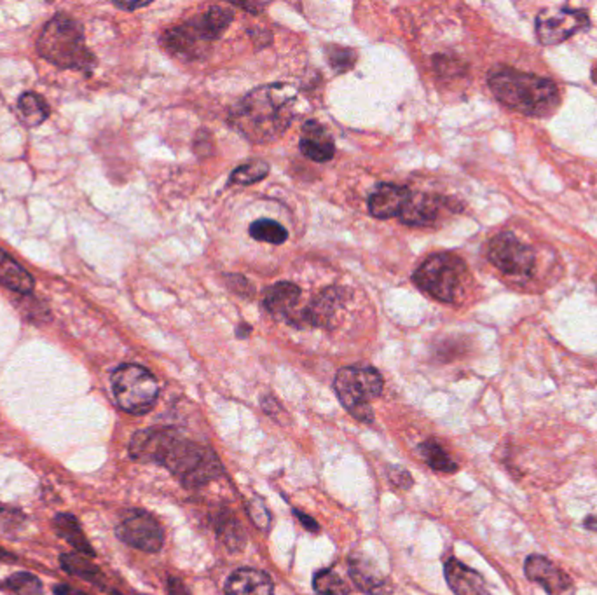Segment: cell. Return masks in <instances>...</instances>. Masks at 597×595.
Wrapping results in <instances>:
<instances>
[{"label":"cell","instance_id":"obj_1","mask_svg":"<svg viewBox=\"0 0 597 595\" xmlns=\"http://www.w3.org/2000/svg\"><path fill=\"white\" fill-rule=\"evenodd\" d=\"M130 456L142 463L163 464L189 489L222 475V464L214 451L184 439L172 428H149L134 433Z\"/></svg>","mask_w":597,"mask_h":595},{"label":"cell","instance_id":"obj_2","mask_svg":"<svg viewBox=\"0 0 597 595\" xmlns=\"http://www.w3.org/2000/svg\"><path fill=\"white\" fill-rule=\"evenodd\" d=\"M297 96L285 84H267L250 91L231 111V126L250 142L264 144L287 132L295 115Z\"/></svg>","mask_w":597,"mask_h":595},{"label":"cell","instance_id":"obj_3","mask_svg":"<svg viewBox=\"0 0 597 595\" xmlns=\"http://www.w3.org/2000/svg\"><path fill=\"white\" fill-rule=\"evenodd\" d=\"M493 94L513 111L528 115H549L559 107V89L552 81L510 66L494 68L489 74Z\"/></svg>","mask_w":597,"mask_h":595},{"label":"cell","instance_id":"obj_4","mask_svg":"<svg viewBox=\"0 0 597 595\" xmlns=\"http://www.w3.org/2000/svg\"><path fill=\"white\" fill-rule=\"evenodd\" d=\"M37 51L49 64L66 70L89 72L96 65V60L85 41L81 23L66 15H56L47 22L39 35Z\"/></svg>","mask_w":597,"mask_h":595},{"label":"cell","instance_id":"obj_5","mask_svg":"<svg viewBox=\"0 0 597 595\" xmlns=\"http://www.w3.org/2000/svg\"><path fill=\"white\" fill-rule=\"evenodd\" d=\"M468 280V269L454 253L430 255L414 273V283L433 299L454 304L460 301Z\"/></svg>","mask_w":597,"mask_h":595},{"label":"cell","instance_id":"obj_6","mask_svg":"<svg viewBox=\"0 0 597 595\" xmlns=\"http://www.w3.org/2000/svg\"><path fill=\"white\" fill-rule=\"evenodd\" d=\"M383 377L373 367H344L333 381V390L344 409L363 422H373L371 402L383 393Z\"/></svg>","mask_w":597,"mask_h":595},{"label":"cell","instance_id":"obj_7","mask_svg":"<svg viewBox=\"0 0 597 595\" xmlns=\"http://www.w3.org/2000/svg\"><path fill=\"white\" fill-rule=\"evenodd\" d=\"M112 392L123 411L130 414H145L157 400L159 384L147 369L126 363L114 371Z\"/></svg>","mask_w":597,"mask_h":595},{"label":"cell","instance_id":"obj_8","mask_svg":"<svg viewBox=\"0 0 597 595\" xmlns=\"http://www.w3.org/2000/svg\"><path fill=\"white\" fill-rule=\"evenodd\" d=\"M487 259L512 278H530L534 269L532 250L512 233H502L489 242Z\"/></svg>","mask_w":597,"mask_h":595},{"label":"cell","instance_id":"obj_9","mask_svg":"<svg viewBox=\"0 0 597 595\" xmlns=\"http://www.w3.org/2000/svg\"><path fill=\"white\" fill-rule=\"evenodd\" d=\"M117 538L136 550L155 551L163 549L164 532L154 517L144 510L128 511L115 530Z\"/></svg>","mask_w":597,"mask_h":595},{"label":"cell","instance_id":"obj_10","mask_svg":"<svg viewBox=\"0 0 597 595\" xmlns=\"http://www.w3.org/2000/svg\"><path fill=\"white\" fill-rule=\"evenodd\" d=\"M589 26V15L580 9L553 7L536 18V35L542 45H559Z\"/></svg>","mask_w":597,"mask_h":595},{"label":"cell","instance_id":"obj_11","mask_svg":"<svg viewBox=\"0 0 597 595\" xmlns=\"http://www.w3.org/2000/svg\"><path fill=\"white\" fill-rule=\"evenodd\" d=\"M524 573L549 595H575L573 580L543 555H530L524 562Z\"/></svg>","mask_w":597,"mask_h":595},{"label":"cell","instance_id":"obj_12","mask_svg":"<svg viewBox=\"0 0 597 595\" xmlns=\"http://www.w3.org/2000/svg\"><path fill=\"white\" fill-rule=\"evenodd\" d=\"M208 43V37L201 30L196 20L175 26L163 35V45L175 56L196 58L201 55V45Z\"/></svg>","mask_w":597,"mask_h":595},{"label":"cell","instance_id":"obj_13","mask_svg":"<svg viewBox=\"0 0 597 595\" xmlns=\"http://www.w3.org/2000/svg\"><path fill=\"white\" fill-rule=\"evenodd\" d=\"M411 191L407 187H400L393 183L379 185L373 196L369 198V212L376 219H393L400 217L405 203L411 198Z\"/></svg>","mask_w":597,"mask_h":595},{"label":"cell","instance_id":"obj_14","mask_svg":"<svg viewBox=\"0 0 597 595\" xmlns=\"http://www.w3.org/2000/svg\"><path fill=\"white\" fill-rule=\"evenodd\" d=\"M346 299L348 295L344 293L343 288H325L314 297V301L311 302L310 308L304 311L303 316L314 327H331L332 322L335 320V314L344 306Z\"/></svg>","mask_w":597,"mask_h":595},{"label":"cell","instance_id":"obj_15","mask_svg":"<svg viewBox=\"0 0 597 595\" xmlns=\"http://www.w3.org/2000/svg\"><path fill=\"white\" fill-rule=\"evenodd\" d=\"M443 574L447 585L456 595H491L484 578L458 559H449L445 562Z\"/></svg>","mask_w":597,"mask_h":595},{"label":"cell","instance_id":"obj_16","mask_svg":"<svg viewBox=\"0 0 597 595\" xmlns=\"http://www.w3.org/2000/svg\"><path fill=\"white\" fill-rule=\"evenodd\" d=\"M301 153L311 161L316 163H327L333 157L335 145L329 132L316 121H308L303 126V136H301Z\"/></svg>","mask_w":597,"mask_h":595},{"label":"cell","instance_id":"obj_17","mask_svg":"<svg viewBox=\"0 0 597 595\" xmlns=\"http://www.w3.org/2000/svg\"><path fill=\"white\" fill-rule=\"evenodd\" d=\"M227 595H274L273 580L261 570L244 568L231 574L225 585Z\"/></svg>","mask_w":597,"mask_h":595},{"label":"cell","instance_id":"obj_18","mask_svg":"<svg viewBox=\"0 0 597 595\" xmlns=\"http://www.w3.org/2000/svg\"><path fill=\"white\" fill-rule=\"evenodd\" d=\"M301 299V288L290 282H280L265 290L264 304L267 311L280 320H294V311Z\"/></svg>","mask_w":597,"mask_h":595},{"label":"cell","instance_id":"obj_19","mask_svg":"<svg viewBox=\"0 0 597 595\" xmlns=\"http://www.w3.org/2000/svg\"><path fill=\"white\" fill-rule=\"evenodd\" d=\"M443 203V199L435 196L411 194L398 219L407 225H430L439 219Z\"/></svg>","mask_w":597,"mask_h":595},{"label":"cell","instance_id":"obj_20","mask_svg":"<svg viewBox=\"0 0 597 595\" xmlns=\"http://www.w3.org/2000/svg\"><path fill=\"white\" fill-rule=\"evenodd\" d=\"M350 574L354 585L365 594L384 595L386 592L384 576L377 571L376 566L367 557L353 553L350 557Z\"/></svg>","mask_w":597,"mask_h":595},{"label":"cell","instance_id":"obj_21","mask_svg":"<svg viewBox=\"0 0 597 595\" xmlns=\"http://www.w3.org/2000/svg\"><path fill=\"white\" fill-rule=\"evenodd\" d=\"M0 285L18 293H32L35 287L32 274L4 250H0Z\"/></svg>","mask_w":597,"mask_h":595},{"label":"cell","instance_id":"obj_22","mask_svg":"<svg viewBox=\"0 0 597 595\" xmlns=\"http://www.w3.org/2000/svg\"><path fill=\"white\" fill-rule=\"evenodd\" d=\"M53 522H55V530H56V532H58L65 541H68L75 550L79 551V553H83V555L95 557V550H93V547L89 545V541L86 540L85 532L81 530V526H79V522H77V519H75L74 515H70V513H60V515L55 517Z\"/></svg>","mask_w":597,"mask_h":595},{"label":"cell","instance_id":"obj_23","mask_svg":"<svg viewBox=\"0 0 597 595\" xmlns=\"http://www.w3.org/2000/svg\"><path fill=\"white\" fill-rule=\"evenodd\" d=\"M215 530L222 543L231 551L242 550L244 547V531L238 519L231 511H222L215 521Z\"/></svg>","mask_w":597,"mask_h":595},{"label":"cell","instance_id":"obj_24","mask_svg":"<svg viewBox=\"0 0 597 595\" xmlns=\"http://www.w3.org/2000/svg\"><path fill=\"white\" fill-rule=\"evenodd\" d=\"M18 109L22 112L23 121L30 126H41L45 119L49 117V105L45 98L37 93H23Z\"/></svg>","mask_w":597,"mask_h":595},{"label":"cell","instance_id":"obj_25","mask_svg":"<svg viewBox=\"0 0 597 595\" xmlns=\"http://www.w3.org/2000/svg\"><path fill=\"white\" fill-rule=\"evenodd\" d=\"M421 456L426 464L443 473H454L458 470V463L445 452L443 445L433 439L424 441L420 445Z\"/></svg>","mask_w":597,"mask_h":595},{"label":"cell","instance_id":"obj_26","mask_svg":"<svg viewBox=\"0 0 597 595\" xmlns=\"http://www.w3.org/2000/svg\"><path fill=\"white\" fill-rule=\"evenodd\" d=\"M196 20H198L201 30L204 32V35L210 41H215L217 37H221L222 32L229 26V23L233 22V13L227 11V9H222V7H212Z\"/></svg>","mask_w":597,"mask_h":595},{"label":"cell","instance_id":"obj_27","mask_svg":"<svg viewBox=\"0 0 597 595\" xmlns=\"http://www.w3.org/2000/svg\"><path fill=\"white\" fill-rule=\"evenodd\" d=\"M0 590L5 595H43V585L34 574L16 573L0 583Z\"/></svg>","mask_w":597,"mask_h":595},{"label":"cell","instance_id":"obj_28","mask_svg":"<svg viewBox=\"0 0 597 595\" xmlns=\"http://www.w3.org/2000/svg\"><path fill=\"white\" fill-rule=\"evenodd\" d=\"M64 571L72 576H81L93 583H100V571L96 566H93L83 553H65L60 559Z\"/></svg>","mask_w":597,"mask_h":595},{"label":"cell","instance_id":"obj_29","mask_svg":"<svg viewBox=\"0 0 597 595\" xmlns=\"http://www.w3.org/2000/svg\"><path fill=\"white\" fill-rule=\"evenodd\" d=\"M250 234L257 242L273 243V244H282L287 242L288 238L287 229L282 223L269 219L254 222L250 225Z\"/></svg>","mask_w":597,"mask_h":595},{"label":"cell","instance_id":"obj_30","mask_svg":"<svg viewBox=\"0 0 597 595\" xmlns=\"http://www.w3.org/2000/svg\"><path fill=\"white\" fill-rule=\"evenodd\" d=\"M313 587L320 595H348L350 590L343 578L333 573L332 570H322L314 574Z\"/></svg>","mask_w":597,"mask_h":595},{"label":"cell","instance_id":"obj_31","mask_svg":"<svg viewBox=\"0 0 597 595\" xmlns=\"http://www.w3.org/2000/svg\"><path fill=\"white\" fill-rule=\"evenodd\" d=\"M269 174V166L264 161H252L246 163L244 166L236 168L231 174V183H238V185H252L257 183L261 180H264Z\"/></svg>","mask_w":597,"mask_h":595},{"label":"cell","instance_id":"obj_32","mask_svg":"<svg viewBox=\"0 0 597 595\" xmlns=\"http://www.w3.org/2000/svg\"><path fill=\"white\" fill-rule=\"evenodd\" d=\"M246 511H248V517L252 519V522L257 528L267 530V526L271 524V513H269V510H267L264 501L261 498H252L246 503Z\"/></svg>","mask_w":597,"mask_h":595},{"label":"cell","instance_id":"obj_33","mask_svg":"<svg viewBox=\"0 0 597 595\" xmlns=\"http://www.w3.org/2000/svg\"><path fill=\"white\" fill-rule=\"evenodd\" d=\"M329 58L331 64L337 72H346L348 68H352L354 64V53L350 49L344 47H337V45H331L329 47Z\"/></svg>","mask_w":597,"mask_h":595},{"label":"cell","instance_id":"obj_34","mask_svg":"<svg viewBox=\"0 0 597 595\" xmlns=\"http://www.w3.org/2000/svg\"><path fill=\"white\" fill-rule=\"evenodd\" d=\"M388 477L392 481V484L397 485L398 489H409L413 485V477L407 470L400 468V466H392V470L388 471Z\"/></svg>","mask_w":597,"mask_h":595},{"label":"cell","instance_id":"obj_35","mask_svg":"<svg viewBox=\"0 0 597 595\" xmlns=\"http://www.w3.org/2000/svg\"><path fill=\"white\" fill-rule=\"evenodd\" d=\"M294 515L303 522V526H304L306 530L314 531V532L320 531V526L316 524V521H314L313 517H310V515H306V513H303V511H299V510H294Z\"/></svg>","mask_w":597,"mask_h":595},{"label":"cell","instance_id":"obj_36","mask_svg":"<svg viewBox=\"0 0 597 595\" xmlns=\"http://www.w3.org/2000/svg\"><path fill=\"white\" fill-rule=\"evenodd\" d=\"M168 590H170V595H189L185 585L174 576L168 580Z\"/></svg>","mask_w":597,"mask_h":595},{"label":"cell","instance_id":"obj_37","mask_svg":"<svg viewBox=\"0 0 597 595\" xmlns=\"http://www.w3.org/2000/svg\"><path fill=\"white\" fill-rule=\"evenodd\" d=\"M53 590H55V594L56 595H88L81 592V590H75L70 585H56Z\"/></svg>","mask_w":597,"mask_h":595},{"label":"cell","instance_id":"obj_38","mask_svg":"<svg viewBox=\"0 0 597 595\" xmlns=\"http://www.w3.org/2000/svg\"><path fill=\"white\" fill-rule=\"evenodd\" d=\"M145 5H149V2H132V4H128V2H115V7L124 9V11H134V9H140V7H145Z\"/></svg>","mask_w":597,"mask_h":595},{"label":"cell","instance_id":"obj_39","mask_svg":"<svg viewBox=\"0 0 597 595\" xmlns=\"http://www.w3.org/2000/svg\"><path fill=\"white\" fill-rule=\"evenodd\" d=\"M583 526L589 531H594V532H597V517H594V515H589V517L583 521Z\"/></svg>","mask_w":597,"mask_h":595},{"label":"cell","instance_id":"obj_40","mask_svg":"<svg viewBox=\"0 0 597 595\" xmlns=\"http://www.w3.org/2000/svg\"><path fill=\"white\" fill-rule=\"evenodd\" d=\"M238 7H242V9H252L254 13H257L259 9H263L264 5H250V4H236Z\"/></svg>","mask_w":597,"mask_h":595},{"label":"cell","instance_id":"obj_41","mask_svg":"<svg viewBox=\"0 0 597 595\" xmlns=\"http://www.w3.org/2000/svg\"><path fill=\"white\" fill-rule=\"evenodd\" d=\"M114 595H121V594H117V592H115V594H114Z\"/></svg>","mask_w":597,"mask_h":595}]
</instances>
